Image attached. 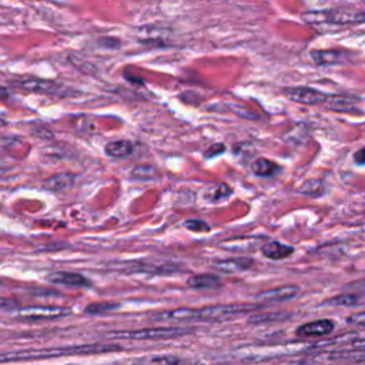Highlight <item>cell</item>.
<instances>
[{
	"instance_id": "cell-26",
	"label": "cell",
	"mask_w": 365,
	"mask_h": 365,
	"mask_svg": "<svg viewBox=\"0 0 365 365\" xmlns=\"http://www.w3.org/2000/svg\"><path fill=\"white\" fill-rule=\"evenodd\" d=\"M114 307H117V304L113 303H97V304H90L86 308V313H103V311H109V310H114Z\"/></svg>"
},
{
	"instance_id": "cell-21",
	"label": "cell",
	"mask_w": 365,
	"mask_h": 365,
	"mask_svg": "<svg viewBox=\"0 0 365 365\" xmlns=\"http://www.w3.org/2000/svg\"><path fill=\"white\" fill-rule=\"evenodd\" d=\"M135 365H180V359L174 355H156L143 358Z\"/></svg>"
},
{
	"instance_id": "cell-10",
	"label": "cell",
	"mask_w": 365,
	"mask_h": 365,
	"mask_svg": "<svg viewBox=\"0 0 365 365\" xmlns=\"http://www.w3.org/2000/svg\"><path fill=\"white\" fill-rule=\"evenodd\" d=\"M47 280L54 284H63V285H70V287H90V281L77 273H66V271H57L47 276Z\"/></svg>"
},
{
	"instance_id": "cell-1",
	"label": "cell",
	"mask_w": 365,
	"mask_h": 365,
	"mask_svg": "<svg viewBox=\"0 0 365 365\" xmlns=\"http://www.w3.org/2000/svg\"><path fill=\"white\" fill-rule=\"evenodd\" d=\"M119 350L114 345H100V344H87V345H72L63 348H40V350H22L0 354V364L27 361V359H42V358H56L68 355H87V354H100L107 351Z\"/></svg>"
},
{
	"instance_id": "cell-17",
	"label": "cell",
	"mask_w": 365,
	"mask_h": 365,
	"mask_svg": "<svg viewBox=\"0 0 365 365\" xmlns=\"http://www.w3.org/2000/svg\"><path fill=\"white\" fill-rule=\"evenodd\" d=\"M133 150H135V146H133L130 142L127 140H116V142H110L107 143L105 151L109 157H113V158H123V157H127L133 153Z\"/></svg>"
},
{
	"instance_id": "cell-9",
	"label": "cell",
	"mask_w": 365,
	"mask_h": 365,
	"mask_svg": "<svg viewBox=\"0 0 365 365\" xmlns=\"http://www.w3.org/2000/svg\"><path fill=\"white\" fill-rule=\"evenodd\" d=\"M300 288L297 285H283V287H277L273 290H267V291H262L260 294H257V300L260 301H285V300H291L294 298Z\"/></svg>"
},
{
	"instance_id": "cell-16",
	"label": "cell",
	"mask_w": 365,
	"mask_h": 365,
	"mask_svg": "<svg viewBox=\"0 0 365 365\" xmlns=\"http://www.w3.org/2000/svg\"><path fill=\"white\" fill-rule=\"evenodd\" d=\"M187 285L194 290H211L221 287V281L218 277L211 274H200L194 276L187 280Z\"/></svg>"
},
{
	"instance_id": "cell-32",
	"label": "cell",
	"mask_w": 365,
	"mask_h": 365,
	"mask_svg": "<svg viewBox=\"0 0 365 365\" xmlns=\"http://www.w3.org/2000/svg\"><path fill=\"white\" fill-rule=\"evenodd\" d=\"M10 304H13V303H10V301H8V300H0V307H5V306H10Z\"/></svg>"
},
{
	"instance_id": "cell-31",
	"label": "cell",
	"mask_w": 365,
	"mask_h": 365,
	"mask_svg": "<svg viewBox=\"0 0 365 365\" xmlns=\"http://www.w3.org/2000/svg\"><path fill=\"white\" fill-rule=\"evenodd\" d=\"M352 347H354L355 350H365V338L355 341V343L352 344Z\"/></svg>"
},
{
	"instance_id": "cell-28",
	"label": "cell",
	"mask_w": 365,
	"mask_h": 365,
	"mask_svg": "<svg viewBox=\"0 0 365 365\" xmlns=\"http://www.w3.org/2000/svg\"><path fill=\"white\" fill-rule=\"evenodd\" d=\"M224 150H225V147H224L223 144H214V146H211V147L206 151V157H207V158L216 157V156L224 153Z\"/></svg>"
},
{
	"instance_id": "cell-4",
	"label": "cell",
	"mask_w": 365,
	"mask_h": 365,
	"mask_svg": "<svg viewBox=\"0 0 365 365\" xmlns=\"http://www.w3.org/2000/svg\"><path fill=\"white\" fill-rule=\"evenodd\" d=\"M254 306L246 304H224V306H211L202 310H197V320L202 321H227L234 317H239L247 311H251Z\"/></svg>"
},
{
	"instance_id": "cell-13",
	"label": "cell",
	"mask_w": 365,
	"mask_h": 365,
	"mask_svg": "<svg viewBox=\"0 0 365 365\" xmlns=\"http://www.w3.org/2000/svg\"><path fill=\"white\" fill-rule=\"evenodd\" d=\"M217 269L225 273H240L244 270H248L253 265V260L244 258V257H237V258H230V260H223L214 264Z\"/></svg>"
},
{
	"instance_id": "cell-19",
	"label": "cell",
	"mask_w": 365,
	"mask_h": 365,
	"mask_svg": "<svg viewBox=\"0 0 365 365\" xmlns=\"http://www.w3.org/2000/svg\"><path fill=\"white\" fill-rule=\"evenodd\" d=\"M73 183H75V174L60 173L46 180L45 187H47L49 190H64V188H69Z\"/></svg>"
},
{
	"instance_id": "cell-22",
	"label": "cell",
	"mask_w": 365,
	"mask_h": 365,
	"mask_svg": "<svg viewBox=\"0 0 365 365\" xmlns=\"http://www.w3.org/2000/svg\"><path fill=\"white\" fill-rule=\"evenodd\" d=\"M300 191L310 197H320L325 191V184L321 180H308L301 186Z\"/></svg>"
},
{
	"instance_id": "cell-8",
	"label": "cell",
	"mask_w": 365,
	"mask_h": 365,
	"mask_svg": "<svg viewBox=\"0 0 365 365\" xmlns=\"http://www.w3.org/2000/svg\"><path fill=\"white\" fill-rule=\"evenodd\" d=\"M334 329V322L331 320H320L314 322L304 324L297 328V336L303 338H311V337H322L329 334Z\"/></svg>"
},
{
	"instance_id": "cell-25",
	"label": "cell",
	"mask_w": 365,
	"mask_h": 365,
	"mask_svg": "<svg viewBox=\"0 0 365 365\" xmlns=\"http://www.w3.org/2000/svg\"><path fill=\"white\" fill-rule=\"evenodd\" d=\"M184 227L188 228L190 231H194V233H209L211 230V227L206 221L195 220V218L184 221Z\"/></svg>"
},
{
	"instance_id": "cell-29",
	"label": "cell",
	"mask_w": 365,
	"mask_h": 365,
	"mask_svg": "<svg viewBox=\"0 0 365 365\" xmlns=\"http://www.w3.org/2000/svg\"><path fill=\"white\" fill-rule=\"evenodd\" d=\"M354 161H355L357 164H359V165H365V147H362V149H359V150L355 151V154H354Z\"/></svg>"
},
{
	"instance_id": "cell-3",
	"label": "cell",
	"mask_w": 365,
	"mask_h": 365,
	"mask_svg": "<svg viewBox=\"0 0 365 365\" xmlns=\"http://www.w3.org/2000/svg\"><path fill=\"white\" fill-rule=\"evenodd\" d=\"M191 331L193 329L179 328V327H158V328L120 331V333L109 334V337L117 340H165V338L184 336L187 333H191Z\"/></svg>"
},
{
	"instance_id": "cell-15",
	"label": "cell",
	"mask_w": 365,
	"mask_h": 365,
	"mask_svg": "<svg viewBox=\"0 0 365 365\" xmlns=\"http://www.w3.org/2000/svg\"><path fill=\"white\" fill-rule=\"evenodd\" d=\"M251 170L255 176H260V177H273L281 170V167L277 163H274L271 160L257 158L251 165Z\"/></svg>"
},
{
	"instance_id": "cell-5",
	"label": "cell",
	"mask_w": 365,
	"mask_h": 365,
	"mask_svg": "<svg viewBox=\"0 0 365 365\" xmlns=\"http://www.w3.org/2000/svg\"><path fill=\"white\" fill-rule=\"evenodd\" d=\"M284 94L292 102L303 105H322L328 102L329 96L311 87H291L285 89Z\"/></svg>"
},
{
	"instance_id": "cell-6",
	"label": "cell",
	"mask_w": 365,
	"mask_h": 365,
	"mask_svg": "<svg viewBox=\"0 0 365 365\" xmlns=\"http://www.w3.org/2000/svg\"><path fill=\"white\" fill-rule=\"evenodd\" d=\"M17 84L22 89L36 91V93H43V94H52V96H68L69 90L66 86L50 82V80H42V79H24L17 82Z\"/></svg>"
},
{
	"instance_id": "cell-12",
	"label": "cell",
	"mask_w": 365,
	"mask_h": 365,
	"mask_svg": "<svg viewBox=\"0 0 365 365\" xmlns=\"http://www.w3.org/2000/svg\"><path fill=\"white\" fill-rule=\"evenodd\" d=\"M311 57L317 64H337L347 61L348 54L340 50H313Z\"/></svg>"
},
{
	"instance_id": "cell-20",
	"label": "cell",
	"mask_w": 365,
	"mask_h": 365,
	"mask_svg": "<svg viewBox=\"0 0 365 365\" xmlns=\"http://www.w3.org/2000/svg\"><path fill=\"white\" fill-rule=\"evenodd\" d=\"M231 195V188L224 184V183H220V184H214L211 187H209L204 193V197L207 198L209 202H220L223 200V198Z\"/></svg>"
},
{
	"instance_id": "cell-33",
	"label": "cell",
	"mask_w": 365,
	"mask_h": 365,
	"mask_svg": "<svg viewBox=\"0 0 365 365\" xmlns=\"http://www.w3.org/2000/svg\"><path fill=\"white\" fill-rule=\"evenodd\" d=\"M361 2H362V3H365V0H361Z\"/></svg>"
},
{
	"instance_id": "cell-30",
	"label": "cell",
	"mask_w": 365,
	"mask_h": 365,
	"mask_svg": "<svg viewBox=\"0 0 365 365\" xmlns=\"http://www.w3.org/2000/svg\"><path fill=\"white\" fill-rule=\"evenodd\" d=\"M348 288H352V290H361V291H365V280H362V281H357V283H352V284H350L348 287H347V290Z\"/></svg>"
},
{
	"instance_id": "cell-11",
	"label": "cell",
	"mask_w": 365,
	"mask_h": 365,
	"mask_svg": "<svg viewBox=\"0 0 365 365\" xmlns=\"http://www.w3.org/2000/svg\"><path fill=\"white\" fill-rule=\"evenodd\" d=\"M157 321H194L197 320L195 308H177L172 311H164L153 315Z\"/></svg>"
},
{
	"instance_id": "cell-23",
	"label": "cell",
	"mask_w": 365,
	"mask_h": 365,
	"mask_svg": "<svg viewBox=\"0 0 365 365\" xmlns=\"http://www.w3.org/2000/svg\"><path fill=\"white\" fill-rule=\"evenodd\" d=\"M157 174V170L151 165H139L135 170L131 172V177L136 180H151Z\"/></svg>"
},
{
	"instance_id": "cell-7",
	"label": "cell",
	"mask_w": 365,
	"mask_h": 365,
	"mask_svg": "<svg viewBox=\"0 0 365 365\" xmlns=\"http://www.w3.org/2000/svg\"><path fill=\"white\" fill-rule=\"evenodd\" d=\"M72 311L66 307H27L19 311V317L24 320L40 321V320H54V318L66 317Z\"/></svg>"
},
{
	"instance_id": "cell-2",
	"label": "cell",
	"mask_w": 365,
	"mask_h": 365,
	"mask_svg": "<svg viewBox=\"0 0 365 365\" xmlns=\"http://www.w3.org/2000/svg\"><path fill=\"white\" fill-rule=\"evenodd\" d=\"M307 23H331V24H357L365 23V10L355 8H333L325 10L307 12L301 15Z\"/></svg>"
},
{
	"instance_id": "cell-18",
	"label": "cell",
	"mask_w": 365,
	"mask_h": 365,
	"mask_svg": "<svg viewBox=\"0 0 365 365\" xmlns=\"http://www.w3.org/2000/svg\"><path fill=\"white\" fill-rule=\"evenodd\" d=\"M140 42L143 43H165L167 40V30L158 27H142Z\"/></svg>"
},
{
	"instance_id": "cell-14",
	"label": "cell",
	"mask_w": 365,
	"mask_h": 365,
	"mask_svg": "<svg viewBox=\"0 0 365 365\" xmlns=\"http://www.w3.org/2000/svg\"><path fill=\"white\" fill-rule=\"evenodd\" d=\"M261 251L265 257L270 260H284L294 253V248L290 246H285L280 241H270L262 246Z\"/></svg>"
},
{
	"instance_id": "cell-27",
	"label": "cell",
	"mask_w": 365,
	"mask_h": 365,
	"mask_svg": "<svg viewBox=\"0 0 365 365\" xmlns=\"http://www.w3.org/2000/svg\"><path fill=\"white\" fill-rule=\"evenodd\" d=\"M347 322H348V324H352V325L365 327V311L351 314V315L347 318Z\"/></svg>"
},
{
	"instance_id": "cell-24",
	"label": "cell",
	"mask_w": 365,
	"mask_h": 365,
	"mask_svg": "<svg viewBox=\"0 0 365 365\" xmlns=\"http://www.w3.org/2000/svg\"><path fill=\"white\" fill-rule=\"evenodd\" d=\"M327 303L333 304V306H354V304L359 303V297L355 294H345V295L333 297Z\"/></svg>"
}]
</instances>
